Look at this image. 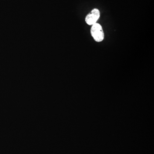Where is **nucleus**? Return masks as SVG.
<instances>
[{
    "mask_svg": "<svg viewBox=\"0 0 154 154\" xmlns=\"http://www.w3.org/2000/svg\"><path fill=\"white\" fill-rule=\"evenodd\" d=\"M92 36L96 42H102L104 39V35L102 26L98 23H95L92 26L90 29Z\"/></svg>",
    "mask_w": 154,
    "mask_h": 154,
    "instance_id": "nucleus-1",
    "label": "nucleus"
},
{
    "mask_svg": "<svg viewBox=\"0 0 154 154\" xmlns=\"http://www.w3.org/2000/svg\"><path fill=\"white\" fill-rule=\"evenodd\" d=\"M100 16V11L97 9H94L86 16L85 22L87 25L92 26L96 23Z\"/></svg>",
    "mask_w": 154,
    "mask_h": 154,
    "instance_id": "nucleus-2",
    "label": "nucleus"
}]
</instances>
